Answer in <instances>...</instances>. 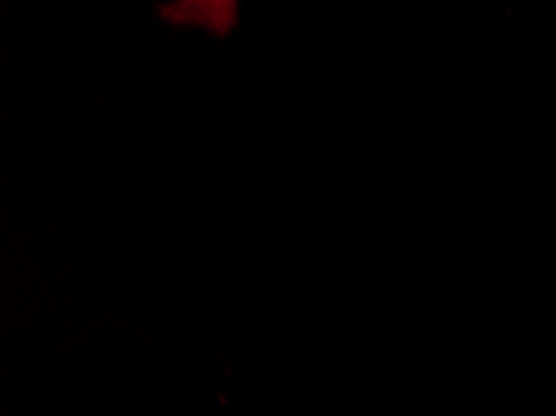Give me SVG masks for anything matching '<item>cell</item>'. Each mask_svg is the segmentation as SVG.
Masks as SVG:
<instances>
[]
</instances>
